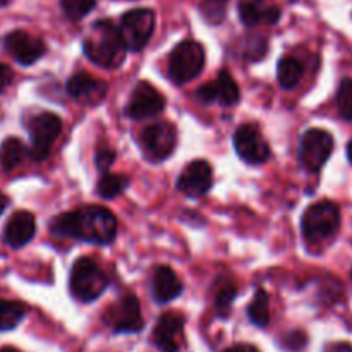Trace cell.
I'll return each mask as SVG.
<instances>
[{"label": "cell", "instance_id": "cell-27", "mask_svg": "<svg viewBox=\"0 0 352 352\" xmlns=\"http://www.w3.org/2000/svg\"><path fill=\"white\" fill-rule=\"evenodd\" d=\"M62 10L72 21H79L88 16L96 6V0H62Z\"/></svg>", "mask_w": 352, "mask_h": 352}, {"label": "cell", "instance_id": "cell-4", "mask_svg": "<svg viewBox=\"0 0 352 352\" xmlns=\"http://www.w3.org/2000/svg\"><path fill=\"white\" fill-rule=\"evenodd\" d=\"M340 229V212L333 203L320 201L309 206L301 222L302 236L308 243L316 244L336 236Z\"/></svg>", "mask_w": 352, "mask_h": 352}, {"label": "cell", "instance_id": "cell-6", "mask_svg": "<svg viewBox=\"0 0 352 352\" xmlns=\"http://www.w3.org/2000/svg\"><path fill=\"white\" fill-rule=\"evenodd\" d=\"M155 30V12L151 9L129 10L120 19V36L127 50L140 52L150 41Z\"/></svg>", "mask_w": 352, "mask_h": 352}, {"label": "cell", "instance_id": "cell-28", "mask_svg": "<svg viewBox=\"0 0 352 352\" xmlns=\"http://www.w3.org/2000/svg\"><path fill=\"white\" fill-rule=\"evenodd\" d=\"M337 107L339 113L346 120H352V79H344L337 91Z\"/></svg>", "mask_w": 352, "mask_h": 352}, {"label": "cell", "instance_id": "cell-15", "mask_svg": "<svg viewBox=\"0 0 352 352\" xmlns=\"http://www.w3.org/2000/svg\"><path fill=\"white\" fill-rule=\"evenodd\" d=\"M3 47L19 64L31 65L43 57L45 43L40 38L31 36L26 31H12L3 38Z\"/></svg>", "mask_w": 352, "mask_h": 352}, {"label": "cell", "instance_id": "cell-5", "mask_svg": "<svg viewBox=\"0 0 352 352\" xmlns=\"http://www.w3.org/2000/svg\"><path fill=\"white\" fill-rule=\"evenodd\" d=\"M205 48L192 40H184L172 50L168 58V74L177 85L192 81L205 69Z\"/></svg>", "mask_w": 352, "mask_h": 352}, {"label": "cell", "instance_id": "cell-17", "mask_svg": "<svg viewBox=\"0 0 352 352\" xmlns=\"http://www.w3.org/2000/svg\"><path fill=\"white\" fill-rule=\"evenodd\" d=\"M67 93L76 100L86 103H98L105 96L107 85L88 72H78L67 79Z\"/></svg>", "mask_w": 352, "mask_h": 352}, {"label": "cell", "instance_id": "cell-35", "mask_svg": "<svg viewBox=\"0 0 352 352\" xmlns=\"http://www.w3.org/2000/svg\"><path fill=\"white\" fill-rule=\"evenodd\" d=\"M347 158H349V162L352 164V141L347 144Z\"/></svg>", "mask_w": 352, "mask_h": 352}, {"label": "cell", "instance_id": "cell-14", "mask_svg": "<svg viewBox=\"0 0 352 352\" xmlns=\"http://www.w3.org/2000/svg\"><path fill=\"white\" fill-rule=\"evenodd\" d=\"M153 340L162 352L181 351L184 344V318L177 313H165L155 327Z\"/></svg>", "mask_w": 352, "mask_h": 352}, {"label": "cell", "instance_id": "cell-9", "mask_svg": "<svg viewBox=\"0 0 352 352\" xmlns=\"http://www.w3.org/2000/svg\"><path fill=\"white\" fill-rule=\"evenodd\" d=\"M141 148L148 160L164 162L174 153L177 143V131L168 122H155L143 129L140 136Z\"/></svg>", "mask_w": 352, "mask_h": 352}, {"label": "cell", "instance_id": "cell-18", "mask_svg": "<svg viewBox=\"0 0 352 352\" xmlns=\"http://www.w3.org/2000/svg\"><path fill=\"white\" fill-rule=\"evenodd\" d=\"M34 232H36V222L33 213L21 210L14 213L7 222L3 239L10 248H23L33 239Z\"/></svg>", "mask_w": 352, "mask_h": 352}, {"label": "cell", "instance_id": "cell-7", "mask_svg": "<svg viewBox=\"0 0 352 352\" xmlns=\"http://www.w3.org/2000/svg\"><path fill=\"white\" fill-rule=\"evenodd\" d=\"M333 151V136L325 129H308L299 144V162L309 172H318Z\"/></svg>", "mask_w": 352, "mask_h": 352}, {"label": "cell", "instance_id": "cell-16", "mask_svg": "<svg viewBox=\"0 0 352 352\" xmlns=\"http://www.w3.org/2000/svg\"><path fill=\"white\" fill-rule=\"evenodd\" d=\"M196 96L201 100L203 103H213L220 102L222 105L232 107L239 102V86H237L236 79L229 74L227 71H222L213 82L199 86Z\"/></svg>", "mask_w": 352, "mask_h": 352}, {"label": "cell", "instance_id": "cell-2", "mask_svg": "<svg viewBox=\"0 0 352 352\" xmlns=\"http://www.w3.org/2000/svg\"><path fill=\"white\" fill-rule=\"evenodd\" d=\"M82 48L86 57L103 69H117L126 60L127 47L120 36L119 28H116L112 21H96Z\"/></svg>", "mask_w": 352, "mask_h": 352}, {"label": "cell", "instance_id": "cell-26", "mask_svg": "<svg viewBox=\"0 0 352 352\" xmlns=\"http://www.w3.org/2000/svg\"><path fill=\"white\" fill-rule=\"evenodd\" d=\"M236 294L237 289L232 280H229V278H220V280L217 282L215 298H213V301H215V306L217 309H219L220 315L226 316L227 313H229L230 306H232L234 299H236Z\"/></svg>", "mask_w": 352, "mask_h": 352}, {"label": "cell", "instance_id": "cell-22", "mask_svg": "<svg viewBox=\"0 0 352 352\" xmlns=\"http://www.w3.org/2000/svg\"><path fill=\"white\" fill-rule=\"evenodd\" d=\"M24 157H26V148H24L23 141L17 138H9L0 146V164L6 170L16 168Z\"/></svg>", "mask_w": 352, "mask_h": 352}, {"label": "cell", "instance_id": "cell-11", "mask_svg": "<svg viewBox=\"0 0 352 352\" xmlns=\"http://www.w3.org/2000/svg\"><path fill=\"white\" fill-rule=\"evenodd\" d=\"M165 96L146 81H140L133 89L129 105H127V116L134 120L151 119L164 112Z\"/></svg>", "mask_w": 352, "mask_h": 352}, {"label": "cell", "instance_id": "cell-37", "mask_svg": "<svg viewBox=\"0 0 352 352\" xmlns=\"http://www.w3.org/2000/svg\"><path fill=\"white\" fill-rule=\"evenodd\" d=\"M10 0H0V7H3V6H7V3H9Z\"/></svg>", "mask_w": 352, "mask_h": 352}, {"label": "cell", "instance_id": "cell-23", "mask_svg": "<svg viewBox=\"0 0 352 352\" xmlns=\"http://www.w3.org/2000/svg\"><path fill=\"white\" fill-rule=\"evenodd\" d=\"M127 186H129V179L126 175L103 172L98 181V195L105 199L117 198V196L126 191Z\"/></svg>", "mask_w": 352, "mask_h": 352}, {"label": "cell", "instance_id": "cell-33", "mask_svg": "<svg viewBox=\"0 0 352 352\" xmlns=\"http://www.w3.org/2000/svg\"><path fill=\"white\" fill-rule=\"evenodd\" d=\"M327 352H352V346H351V344H346V342L332 344V346H329Z\"/></svg>", "mask_w": 352, "mask_h": 352}, {"label": "cell", "instance_id": "cell-8", "mask_svg": "<svg viewBox=\"0 0 352 352\" xmlns=\"http://www.w3.org/2000/svg\"><path fill=\"white\" fill-rule=\"evenodd\" d=\"M62 131L60 117L52 112H43L33 117L30 122L31 148L30 155L34 162H41L50 153L52 144L57 141Z\"/></svg>", "mask_w": 352, "mask_h": 352}, {"label": "cell", "instance_id": "cell-20", "mask_svg": "<svg viewBox=\"0 0 352 352\" xmlns=\"http://www.w3.org/2000/svg\"><path fill=\"white\" fill-rule=\"evenodd\" d=\"M239 17L246 26H256L260 23L275 24L280 17V10L265 3V0H243L239 3Z\"/></svg>", "mask_w": 352, "mask_h": 352}, {"label": "cell", "instance_id": "cell-30", "mask_svg": "<svg viewBox=\"0 0 352 352\" xmlns=\"http://www.w3.org/2000/svg\"><path fill=\"white\" fill-rule=\"evenodd\" d=\"M113 162H116V151L105 148V150H100L95 157V164L98 167V170L109 172V168L112 167Z\"/></svg>", "mask_w": 352, "mask_h": 352}, {"label": "cell", "instance_id": "cell-1", "mask_svg": "<svg viewBox=\"0 0 352 352\" xmlns=\"http://www.w3.org/2000/svg\"><path fill=\"white\" fill-rule=\"evenodd\" d=\"M50 230L55 236L74 237L105 246L116 239L117 220L110 210L89 205L55 217L50 223Z\"/></svg>", "mask_w": 352, "mask_h": 352}, {"label": "cell", "instance_id": "cell-10", "mask_svg": "<svg viewBox=\"0 0 352 352\" xmlns=\"http://www.w3.org/2000/svg\"><path fill=\"white\" fill-rule=\"evenodd\" d=\"M234 146L241 160L260 165L270 158V144L254 124H243L234 134Z\"/></svg>", "mask_w": 352, "mask_h": 352}, {"label": "cell", "instance_id": "cell-24", "mask_svg": "<svg viewBox=\"0 0 352 352\" xmlns=\"http://www.w3.org/2000/svg\"><path fill=\"white\" fill-rule=\"evenodd\" d=\"M248 315L256 327H267L270 323V299L263 289L256 291L250 308H248Z\"/></svg>", "mask_w": 352, "mask_h": 352}, {"label": "cell", "instance_id": "cell-19", "mask_svg": "<svg viewBox=\"0 0 352 352\" xmlns=\"http://www.w3.org/2000/svg\"><path fill=\"white\" fill-rule=\"evenodd\" d=\"M182 284L170 267H157L151 277V298L158 305L174 301L181 296Z\"/></svg>", "mask_w": 352, "mask_h": 352}, {"label": "cell", "instance_id": "cell-21", "mask_svg": "<svg viewBox=\"0 0 352 352\" xmlns=\"http://www.w3.org/2000/svg\"><path fill=\"white\" fill-rule=\"evenodd\" d=\"M302 64L301 60H298L296 57H284L280 58L277 67V76H278V82H280L282 88L292 89L299 85L302 78Z\"/></svg>", "mask_w": 352, "mask_h": 352}, {"label": "cell", "instance_id": "cell-36", "mask_svg": "<svg viewBox=\"0 0 352 352\" xmlns=\"http://www.w3.org/2000/svg\"><path fill=\"white\" fill-rule=\"evenodd\" d=\"M0 352H21V351H17V349H14V347H3L2 351Z\"/></svg>", "mask_w": 352, "mask_h": 352}, {"label": "cell", "instance_id": "cell-25", "mask_svg": "<svg viewBox=\"0 0 352 352\" xmlns=\"http://www.w3.org/2000/svg\"><path fill=\"white\" fill-rule=\"evenodd\" d=\"M26 315L24 305L17 301H0V330H12Z\"/></svg>", "mask_w": 352, "mask_h": 352}, {"label": "cell", "instance_id": "cell-13", "mask_svg": "<svg viewBox=\"0 0 352 352\" xmlns=\"http://www.w3.org/2000/svg\"><path fill=\"white\" fill-rule=\"evenodd\" d=\"M213 186V168L208 160H195L186 165L182 174L177 179V189L184 195L203 196L212 189Z\"/></svg>", "mask_w": 352, "mask_h": 352}, {"label": "cell", "instance_id": "cell-31", "mask_svg": "<svg viewBox=\"0 0 352 352\" xmlns=\"http://www.w3.org/2000/svg\"><path fill=\"white\" fill-rule=\"evenodd\" d=\"M12 78H14L12 69L6 64H0V93H2L6 88H9L10 82H12Z\"/></svg>", "mask_w": 352, "mask_h": 352}, {"label": "cell", "instance_id": "cell-32", "mask_svg": "<svg viewBox=\"0 0 352 352\" xmlns=\"http://www.w3.org/2000/svg\"><path fill=\"white\" fill-rule=\"evenodd\" d=\"M226 352H260L254 346H250V344H237V346L229 347Z\"/></svg>", "mask_w": 352, "mask_h": 352}, {"label": "cell", "instance_id": "cell-29", "mask_svg": "<svg viewBox=\"0 0 352 352\" xmlns=\"http://www.w3.org/2000/svg\"><path fill=\"white\" fill-rule=\"evenodd\" d=\"M223 14H226V2L223 0H205L203 2V16L212 23L222 21Z\"/></svg>", "mask_w": 352, "mask_h": 352}, {"label": "cell", "instance_id": "cell-12", "mask_svg": "<svg viewBox=\"0 0 352 352\" xmlns=\"http://www.w3.org/2000/svg\"><path fill=\"white\" fill-rule=\"evenodd\" d=\"M107 313H109V323L116 333H136L143 330L144 322L136 296L127 294Z\"/></svg>", "mask_w": 352, "mask_h": 352}, {"label": "cell", "instance_id": "cell-34", "mask_svg": "<svg viewBox=\"0 0 352 352\" xmlns=\"http://www.w3.org/2000/svg\"><path fill=\"white\" fill-rule=\"evenodd\" d=\"M7 206H9V198H7V196L3 195L2 191H0V215H2V213L6 212Z\"/></svg>", "mask_w": 352, "mask_h": 352}, {"label": "cell", "instance_id": "cell-3", "mask_svg": "<svg viewBox=\"0 0 352 352\" xmlns=\"http://www.w3.org/2000/svg\"><path fill=\"white\" fill-rule=\"evenodd\" d=\"M109 285L105 272L89 258H79L71 270L69 287L78 301L91 302L105 292Z\"/></svg>", "mask_w": 352, "mask_h": 352}]
</instances>
